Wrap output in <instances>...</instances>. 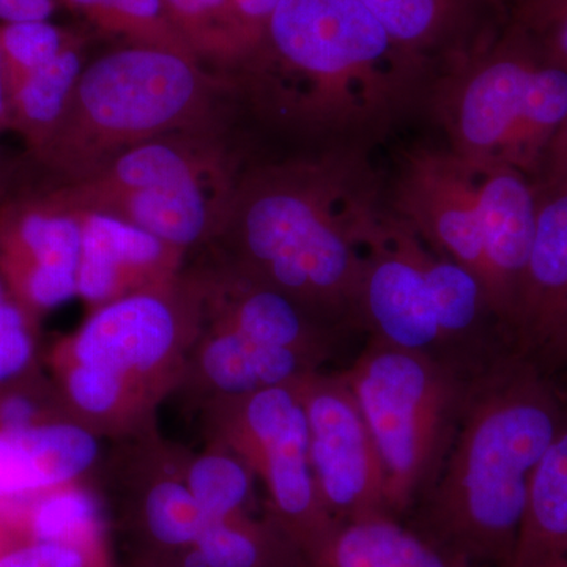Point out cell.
Segmentation results:
<instances>
[{
    "label": "cell",
    "instance_id": "obj_19",
    "mask_svg": "<svg viewBox=\"0 0 567 567\" xmlns=\"http://www.w3.org/2000/svg\"><path fill=\"white\" fill-rule=\"evenodd\" d=\"M315 371H320V365L305 354L265 344L230 328L203 323L177 393L200 410L219 399L292 385Z\"/></svg>",
    "mask_w": 567,
    "mask_h": 567
},
{
    "label": "cell",
    "instance_id": "obj_32",
    "mask_svg": "<svg viewBox=\"0 0 567 567\" xmlns=\"http://www.w3.org/2000/svg\"><path fill=\"white\" fill-rule=\"evenodd\" d=\"M40 319L9 300L0 308V386L44 368Z\"/></svg>",
    "mask_w": 567,
    "mask_h": 567
},
{
    "label": "cell",
    "instance_id": "obj_27",
    "mask_svg": "<svg viewBox=\"0 0 567 567\" xmlns=\"http://www.w3.org/2000/svg\"><path fill=\"white\" fill-rule=\"evenodd\" d=\"M167 17L197 61L237 70L256 51L234 0H163Z\"/></svg>",
    "mask_w": 567,
    "mask_h": 567
},
{
    "label": "cell",
    "instance_id": "obj_4",
    "mask_svg": "<svg viewBox=\"0 0 567 567\" xmlns=\"http://www.w3.org/2000/svg\"><path fill=\"white\" fill-rule=\"evenodd\" d=\"M203 322L199 290L183 270L169 286L93 309L44 352V368L82 427L111 442L148 434L181 388Z\"/></svg>",
    "mask_w": 567,
    "mask_h": 567
},
{
    "label": "cell",
    "instance_id": "obj_41",
    "mask_svg": "<svg viewBox=\"0 0 567 567\" xmlns=\"http://www.w3.org/2000/svg\"><path fill=\"white\" fill-rule=\"evenodd\" d=\"M10 295L7 292L6 284H3L2 278H0V308H2L3 303L9 300Z\"/></svg>",
    "mask_w": 567,
    "mask_h": 567
},
{
    "label": "cell",
    "instance_id": "obj_2",
    "mask_svg": "<svg viewBox=\"0 0 567 567\" xmlns=\"http://www.w3.org/2000/svg\"><path fill=\"white\" fill-rule=\"evenodd\" d=\"M566 416V391L546 364L499 353L470 380L450 453L413 506V528L473 567H511L529 484Z\"/></svg>",
    "mask_w": 567,
    "mask_h": 567
},
{
    "label": "cell",
    "instance_id": "obj_33",
    "mask_svg": "<svg viewBox=\"0 0 567 567\" xmlns=\"http://www.w3.org/2000/svg\"><path fill=\"white\" fill-rule=\"evenodd\" d=\"M0 567H114L104 546L21 539L0 554Z\"/></svg>",
    "mask_w": 567,
    "mask_h": 567
},
{
    "label": "cell",
    "instance_id": "obj_36",
    "mask_svg": "<svg viewBox=\"0 0 567 567\" xmlns=\"http://www.w3.org/2000/svg\"><path fill=\"white\" fill-rule=\"evenodd\" d=\"M54 7V0H0V21H48Z\"/></svg>",
    "mask_w": 567,
    "mask_h": 567
},
{
    "label": "cell",
    "instance_id": "obj_8",
    "mask_svg": "<svg viewBox=\"0 0 567 567\" xmlns=\"http://www.w3.org/2000/svg\"><path fill=\"white\" fill-rule=\"evenodd\" d=\"M380 454L388 509L409 513L435 483L464 412L470 380L431 354L372 338L344 372Z\"/></svg>",
    "mask_w": 567,
    "mask_h": 567
},
{
    "label": "cell",
    "instance_id": "obj_38",
    "mask_svg": "<svg viewBox=\"0 0 567 567\" xmlns=\"http://www.w3.org/2000/svg\"><path fill=\"white\" fill-rule=\"evenodd\" d=\"M18 540H20V536H18L10 511L0 506V554Z\"/></svg>",
    "mask_w": 567,
    "mask_h": 567
},
{
    "label": "cell",
    "instance_id": "obj_35",
    "mask_svg": "<svg viewBox=\"0 0 567 567\" xmlns=\"http://www.w3.org/2000/svg\"><path fill=\"white\" fill-rule=\"evenodd\" d=\"M278 2L279 0H234L235 9L240 14L246 31L256 44V50L262 41L265 28H267V22L270 20Z\"/></svg>",
    "mask_w": 567,
    "mask_h": 567
},
{
    "label": "cell",
    "instance_id": "obj_25",
    "mask_svg": "<svg viewBox=\"0 0 567 567\" xmlns=\"http://www.w3.org/2000/svg\"><path fill=\"white\" fill-rule=\"evenodd\" d=\"M93 481L66 484L7 507L21 539L104 546L107 544L103 503Z\"/></svg>",
    "mask_w": 567,
    "mask_h": 567
},
{
    "label": "cell",
    "instance_id": "obj_42",
    "mask_svg": "<svg viewBox=\"0 0 567 567\" xmlns=\"http://www.w3.org/2000/svg\"><path fill=\"white\" fill-rule=\"evenodd\" d=\"M557 361H566V363H567V338H566L565 344H563V347H561V350H559Z\"/></svg>",
    "mask_w": 567,
    "mask_h": 567
},
{
    "label": "cell",
    "instance_id": "obj_12",
    "mask_svg": "<svg viewBox=\"0 0 567 567\" xmlns=\"http://www.w3.org/2000/svg\"><path fill=\"white\" fill-rule=\"evenodd\" d=\"M420 245V237L394 215H380L365 240L360 322L372 338L453 365L421 267Z\"/></svg>",
    "mask_w": 567,
    "mask_h": 567
},
{
    "label": "cell",
    "instance_id": "obj_7",
    "mask_svg": "<svg viewBox=\"0 0 567 567\" xmlns=\"http://www.w3.org/2000/svg\"><path fill=\"white\" fill-rule=\"evenodd\" d=\"M238 177L218 130L167 134L51 192L73 210L133 224L188 254L215 244Z\"/></svg>",
    "mask_w": 567,
    "mask_h": 567
},
{
    "label": "cell",
    "instance_id": "obj_5",
    "mask_svg": "<svg viewBox=\"0 0 567 567\" xmlns=\"http://www.w3.org/2000/svg\"><path fill=\"white\" fill-rule=\"evenodd\" d=\"M234 87L177 52L134 44L112 51L82 70L37 156L63 182L80 181L142 142L218 128L221 100Z\"/></svg>",
    "mask_w": 567,
    "mask_h": 567
},
{
    "label": "cell",
    "instance_id": "obj_31",
    "mask_svg": "<svg viewBox=\"0 0 567 567\" xmlns=\"http://www.w3.org/2000/svg\"><path fill=\"white\" fill-rule=\"evenodd\" d=\"M62 420L71 416L47 368L0 386V429Z\"/></svg>",
    "mask_w": 567,
    "mask_h": 567
},
{
    "label": "cell",
    "instance_id": "obj_1",
    "mask_svg": "<svg viewBox=\"0 0 567 567\" xmlns=\"http://www.w3.org/2000/svg\"><path fill=\"white\" fill-rule=\"evenodd\" d=\"M354 148L238 178L219 252L330 327L360 323L365 238L382 215Z\"/></svg>",
    "mask_w": 567,
    "mask_h": 567
},
{
    "label": "cell",
    "instance_id": "obj_18",
    "mask_svg": "<svg viewBox=\"0 0 567 567\" xmlns=\"http://www.w3.org/2000/svg\"><path fill=\"white\" fill-rule=\"evenodd\" d=\"M477 208L483 237L484 292L509 339L522 276L536 230V185L513 167L476 171Z\"/></svg>",
    "mask_w": 567,
    "mask_h": 567
},
{
    "label": "cell",
    "instance_id": "obj_23",
    "mask_svg": "<svg viewBox=\"0 0 567 567\" xmlns=\"http://www.w3.org/2000/svg\"><path fill=\"white\" fill-rule=\"evenodd\" d=\"M169 567H309V561L265 513L208 522L196 546Z\"/></svg>",
    "mask_w": 567,
    "mask_h": 567
},
{
    "label": "cell",
    "instance_id": "obj_22",
    "mask_svg": "<svg viewBox=\"0 0 567 567\" xmlns=\"http://www.w3.org/2000/svg\"><path fill=\"white\" fill-rule=\"evenodd\" d=\"M309 567H473L399 517L377 514L342 522L309 557Z\"/></svg>",
    "mask_w": 567,
    "mask_h": 567
},
{
    "label": "cell",
    "instance_id": "obj_3",
    "mask_svg": "<svg viewBox=\"0 0 567 567\" xmlns=\"http://www.w3.org/2000/svg\"><path fill=\"white\" fill-rule=\"evenodd\" d=\"M241 69L264 118L339 148L386 130L424 73L360 0H279Z\"/></svg>",
    "mask_w": 567,
    "mask_h": 567
},
{
    "label": "cell",
    "instance_id": "obj_13",
    "mask_svg": "<svg viewBox=\"0 0 567 567\" xmlns=\"http://www.w3.org/2000/svg\"><path fill=\"white\" fill-rule=\"evenodd\" d=\"M80 259V212L51 193L0 212V278L37 319L78 297Z\"/></svg>",
    "mask_w": 567,
    "mask_h": 567
},
{
    "label": "cell",
    "instance_id": "obj_45",
    "mask_svg": "<svg viewBox=\"0 0 567 567\" xmlns=\"http://www.w3.org/2000/svg\"><path fill=\"white\" fill-rule=\"evenodd\" d=\"M133 567H136V566H133Z\"/></svg>",
    "mask_w": 567,
    "mask_h": 567
},
{
    "label": "cell",
    "instance_id": "obj_30",
    "mask_svg": "<svg viewBox=\"0 0 567 567\" xmlns=\"http://www.w3.org/2000/svg\"><path fill=\"white\" fill-rule=\"evenodd\" d=\"M74 41L48 21L3 22L0 25V63L6 96L33 71L54 61Z\"/></svg>",
    "mask_w": 567,
    "mask_h": 567
},
{
    "label": "cell",
    "instance_id": "obj_10",
    "mask_svg": "<svg viewBox=\"0 0 567 567\" xmlns=\"http://www.w3.org/2000/svg\"><path fill=\"white\" fill-rule=\"evenodd\" d=\"M188 447L156 431L118 440L95 477L106 484L136 567H169L199 540L208 518L185 477Z\"/></svg>",
    "mask_w": 567,
    "mask_h": 567
},
{
    "label": "cell",
    "instance_id": "obj_15",
    "mask_svg": "<svg viewBox=\"0 0 567 567\" xmlns=\"http://www.w3.org/2000/svg\"><path fill=\"white\" fill-rule=\"evenodd\" d=\"M203 303L204 322L305 354L322 365L333 354L338 328L320 322L292 298L218 252L188 270Z\"/></svg>",
    "mask_w": 567,
    "mask_h": 567
},
{
    "label": "cell",
    "instance_id": "obj_6",
    "mask_svg": "<svg viewBox=\"0 0 567 567\" xmlns=\"http://www.w3.org/2000/svg\"><path fill=\"white\" fill-rule=\"evenodd\" d=\"M434 100L450 151L473 171L506 166L537 181L567 117V73L514 25L447 70Z\"/></svg>",
    "mask_w": 567,
    "mask_h": 567
},
{
    "label": "cell",
    "instance_id": "obj_24",
    "mask_svg": "<svg viewBox=\"0 0 567 567\" xmlns=\"http://www.w3.org/2000/svg\"><path fill=\"white\" fill-rule=\"evenodd\" d=\"M567 550V416L529 484L511 567H533Z\"/></svg>",
    "mask_w": 567,
    "mask_h": 567
},
{
    "label": "cell",
    "instance_id": "obj_29",
    "mask_svg": "<svg viewBox=\"0 0 567 567\" xmlns=\"http://www.w3.org/2000/svg\"><path fill=\"white\" fill-rule=\"evenodd\" d=\"M100 31L121 35L134 47L173 51L197 61L174 28L163 0H63ZM199 62V61H197Z\"/></svg>",
    "mask_w": 567,
    "mask_h": 567
},
{
    "label": "cell",
    "instance_id": "obj_17",
    "mask_svg": "<svg viewBox=\"0 0 567 567\" xmlns=\"http://www.w3.org/2000/svg\"><path fill=\"white\" fill-rule=\"evenodd\" d=\"M80 218L78 297L89 312L181 278L186 254L175 246L103 213L80 212Z\"/></svg>",
    "mask_w": 567,
    "mask_h": 567
},
{
    "label": "cell",
    "instance_id": "obj_44",
    "mask_svg": "<svg viewBox=\"0 0 567 567\" xmlns=\"http://www.w3.org/2000/svg\"><path fill=\"white\" fill-rule=\"evenodd\" d=\"M566 399H567V390H566Z\"/></svg>",
    "mask_w": 567,
    "mask_h": 567
},
{
    "label": "cell",
    "instance_id": "obj_39",
    "mask_svg": "<svg viewBox=\"0 0 567 567\" xmlns=\"http://www.w3.org/2000/svg\"><path fill=\"white\" fill-rule=\"evenodd\" d=\"M9 126V111H7L6 91H3L2 63H0V130Z\"/></svg>",
    "mask_w": 567,
    "mask_h": 567
},
{
    "label": "cell",
    "instance_id": "obj_16",
    "mask_svg": "<svg viewBox=\"0 0 567 567\" xmlns=\"http://www.w3.org/2000/svg\"><path fill=\"white\" fill-rule=\"evenodd\" d=\"M535 185V238L507 336L514 350L546 364L567 338V175Z\"/></svg>",
    "mask_w": 567,
    "mask_h": 567
},
{
    "label": "cell",
    "instance_id": "obj_26",
    "mask_svg": "<svg viewBox=\"0 0 567 567\" xmlns=\"http://www.w3.org/2000/svg\"><path fill=\"white\" fill-rule=\"evenodd\" d=\"M76 41L7 93L9 126H14L37 152L58 128L82 73Z\"/></svg>",
    "mask_w": 567,
    "mask_h": 567
},
{
    "label": "cell",
    "instance_id": "obj_28",
    "mask_svg": "<svg viewBox=\"0 0 567 567\" xmlns=\"http://www.w3.org/2000/svg\"><path fill=\"white\" fill-rule=\"evenodd\" d=\"M207 440L204 450H189L185 477L193 498L212 520L252 514L256 477L229 446Z\"/></svg>",
    "mask_w": 567,
    "mask_h": 567
},
{
    "label": "cell",
    "instance_id": "obj_11",
    "mask_svg": "<svg viewBox=\"0 0 567 567\" xmlns=\"http://www.w3.org/2000/svg\"><path fill=\"white\" fill-rule=\"evenodd\" d=\"M295 388L308 423L312 473L330 516L342 524L391 514L379 451L341 374L315 371L297 380Z\"/></svg>",
    "mask_w": 567,
    "mask_h": 567
},
{
    "label": "cell",
    "instance_id": "obj_40",
    "mask_svg": "<svg viewBox=\"0 0 567 567\" xmlns=\"http://www.w3.org/2000/svg\"><path fill=\"white\" fill-rule=\"evenodd\" d=\"M533 567H567V550L555 555V557L544 559V561L537 563Z\"/></svg>",
    "mask_w": 567,
    "mask_h": 567
},
{
    "label": "cell",
    "instance_id": "obj_9",
    "mask_svg": "<svg viewBox=\"0 0 567 567\" xmlns=\"http://www.w3.org/2000/svg\"><path fill=\"white\" fill-rule=\"evenodd\" d=\"M205 439L229 446L267 491V514L306 557L338 527L317 488L308 423L295 383L219 399L200 409Z\"/></svg>",
    "mask_w": 567,
    "mask_h": 567
},
{
    "label": "cell",
    "instance_id": "obj_37",
    "mask_svg": "<svg viewBox=\"0 0 567 567\" xmlns=\"http://www.w3.org/2000/svg\"><path fill=\"white\" fill-rule=\"evenodd\" d=\"M557 175H567V117L548 145L537 181L544 177H557Z\"/></svg>",
    "mask_w": 567,
    "mask_h": 567
},
{
    "label": "cell",
    "instance_id": "obj_21",
    "mask_svg": "<svg viewBox=\"0 0 567 567\" xmlns=\"http://www.w3.org/2000/svg\"><path fill=\"white\" fill-rule=\"evenodd\" d=\"M406 58L425 70L432 58L447 70L486 50L472 39L477 0H360Z\"/></svg>",
    "mask_w": 567,
    "mask_h": 567
},
{
    "label": "cell",
    "instance_id": "obj_34",
    "mask_svg": "<svg viewBox=\"0 0 567 567\" xmlns=\"http://www.w3.org/2000/svg\"><path fill=\"white\" fill-rule=\"evenodd\" d=\"M516 11V28L537 54L567 73V0H540Z\"/></svg>",
    "mask_w": 567,
    "mask_h": 567
},
{
    "label": "cell",
    "instance_id": "obj_20",
    "mask_svg": "<svg viewBox=\"0 0 567 567\" xmlns=\"http://www.w3.org/2000/svg\"><path fill=\"white\" fill-rule=\"evenodd\" d=\"M102 436L73 420L0 429V506H20L66 484L95 481Z\"/></svg>",
    "mask_w": 567,
    "mask_h": 567
},
{
    "label": "cell",
    "instance_id": "obj_14",
    "mask_svg": "<svg viewBox=\"0 0 567 567\" xmlns=\"http://www.w3.org/2000/svg\"><path fill=\"white\" fill-rule=\"evenodd\" d=\"M476 171L435 148L406 153L393 196V215L432 251L461 264L484 287L483 237Z\"/></svg>",
    "mask_w": 567,
    "mask_h": 567
},
{
    "label": "cell",
    "instance_id": "obj_43",
    "mask_svg": "<svg viewBox=\"0 0 567 567\" xmlns=\"http://www.w3.org/2000/svg\"><path fill=\"white\" fill-rule=\"evenodd\" d=\"M540 2V0H516L517 9L520 7L529 6V3Z\"/></svg>",
    "mask_w": 567,
    "mask_h": 567
}]
</instances>
